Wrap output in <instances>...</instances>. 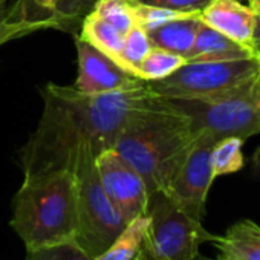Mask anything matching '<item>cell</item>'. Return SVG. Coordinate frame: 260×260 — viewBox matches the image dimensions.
I'll return each mask as SVG.
<instances>
[{
    "instance_id": "1",
    "label": "cell",
    "mask_w": 260,
    "mask_h": 260,
    "mask_svg": "<svg viewBox=\"0 0 260 260\" xmlns=\"http://www.w3.org/2000/svg\"><path fill=\"white\" fill-rule=\"evenodd\" d=\"M40 93L42 116L20 150L23 179L74 172L83 158L96 159L115 147L130 115L155 96L147 83L132 90L96 95L48 83Z\"/></svg>"
},
{
    "instance_id": "2",
    "label": "cell",
    "mask_w": 260,
    "mask_h": 260,
    "mask_svg": "<svg viewBox=\"0 0 260 260\" xmlns=\"http://www.w3.org/2000/svg\"><path fill=\"white\" fill-rule=\"evenodd\" d=\"M198 135L188 116L155 93L130 115L113 150L141 175L149 194L167 193Z\"/></svg>"
},
{
    "instance_id": "3",
    "label": "cell",
    "mask_w": 260,
    "mask_h": 260,
    "mask_svg": "<svg viewBox=\"0 0 260 260\" xmlns=\"http://www.w3.org/2000/svg\"><path fill=\"white\" fill-rule=\"evenodd\" d=\"M10 225L26 251L75 240L78 217L74 172L23 179L13 199Z\"/></svg>"
},
{
    "instance_id": "4",
    "label": "cell",
    "mask_w": 260,
    "mask_h": 260,
    "mask_svg": "<svg viewBox=\"0 0 260 260\" xmlns=\"http://www.w3.org/2000/svg\"><path fill=\"white\" fill-rule=\"evenodd\" d=\"M150 90L170 98H219L245 93L260 86V66L255 60L187 61L170 77L147 81Z\"/></svg>"
},
{
    "instance_id": "5",
    "label": "cell",
    "mask_w": 260,
    "mask_h": 260,
    "mask_svg": "<svg viewBox=\"0 0 260 260\" xmlns=\"http://www.w3.org/2000/svg\"><path fill=\"white\" fill-rule=\"evenodd\" d=\"M146 214L149 225L135 260H194L201 245L214 237L164 191L149 194Z\"/></svg>"
},
{
    "instance_id": "6",
    "label": "cell",
    "mask_w": 260,
    "mask_h": 260,
    "mask_svg": "<svg viewBox=\"0 0 260 260\" xmlns=\"http://www.w3.org/2000/svg\"><path fill=\"white\" fill-rule=\"evenodd\" d=\"M74 176L78 217L75 242L96 257L116 239L125 220L104 193L93 158H83L74 169Z\"/></svg>"
},
{
    "instance_id": "7",
    "label": "cell",
    "mask_w": 260,
    "mask_h": 260,
    "mask_svg": "<svg viewBox=\"0 0 260 260\" xmlns=\"http://www.w3.org/2000/svg\"><path fill=\"white\" fill-rule=\"evenodd\" d=\"M258 87L251 92L219 98H164L173 109L190 118L196 132L207 130L216 140L226 137L246 140L260 134Z\"/></svg>"
},
{
    "instance_id": "8",
    "label": "cell",
    "mask_w": 260,
    "mask_h": 260,
    "mask_svg": "<svg viewBox=\"0 0 260 260\" xmlns=\"http://www.w3.org/2000/svg\"><path fill=\"white\" fill-rule=\"evenodd\" d=\"M216 141L210 132L201 130L167 191L173 202L198 222H202L207 196L214 181L210 156Z\"/></svg>"
},
{
    "instance_id": "9",
    "label": "cell",
    "mask_w": 260,
    "mask_h": 260,
    "mask_svg": "<svg viewBox=\"0 0 260 260\" xmlns=\"http://www.w3.org/2000/svg\"><path fill=\"white\" fill-rule=\"evenodd\" d=\"M96 170L104 193L127 222L146 214L149 191L141 175L113 149L96 159Z\"/></svg>"
},
{
    "instance_id": "10",
    "label": "cell",
    "mask_w": 260,
    "mask_h": 260,
    "mask_svg": "<svg viewBox=\"0 0 260 260\" xmlns=\"http://www.w3.org/2000/svg\"><path fill=\"white\" fill-rule=\"evenodd\" d=\"M75 48L78 54V77L74 87L83 93L96 95L124 92L138 89L147 83L125 71L115 60L81 37L75 39Z\"/></svg>"
},
{
    "instance_id": "11",
    "label": "cell",
    "mask_w": 260,
    "mask_h": 260,
    "mask_svg": "<svg viewBox=\"0 0 260 260\" xmlns=\"http://www.w3.org/2000/svg\"><path fill=\"white\" fill-rule=\"evenodd\" d=\"M199 19L204 25L251 49L255 55V11L249 5L239 0H211L199 13Z\"/></svg>"
},
{
    "instance_id": "12",
    "label": "cell",
    "mask_w": 260,
    "mask_h": 260,
    "mask_svg": "<svg viewBox=\"0 0 260 260\" xmlns=\"http://www.w3.org/2000/svg\"><path fill=\"white\" fill-rule=\"evenodd\" d=\"M255 57L254 52L243 45L231 40L230 37L220 34L219 31L204 25L196 34L194 45L188 55L187 61H234V60H246Z\"/></svg>"
},
{
    "instance_id": "13",
    "label": "cell",
    "mask_w": 260,
    "mask_h": 260,
    "mask_svg": "<svg viewBox=\"0 0 260 260\" xmlns=\"http://www.w3.org/2000/svg\"><path fill=\"white\" fill-rule=\"evenodd\" d=\"M217 260H260V225L243 219L231 225L225 234L214 236Z\"/></svg>"
},
{
    "instance_id": "14",
    "label": "cell",
    "mask_w": 260,
    "mask_h": 260,
    "mask_svg": "<svg viewBox=\"0 0 260 260\" xmlns=\"http://www.w3.org/2000/svg\"><path fill=\"white\" fill-rule=\"evenodd\" d=\"M199 26V14H188L147 31V36L153 48H161L185 58L194 45Z\"/></svg>"
},
{
    "instance_id": "15",
    "label": "cell",
    "mask_w": 260,
    "mask_h": 260,
    "mask_svg": "<svg viewBox=\"0 0 260 260\" xmlns=\"http://www.w3.org/2000/svg\"><path fill=\"white\" fill-rule=\"evenodd\" d=\"M80 37L96 49H100L101 52H104L112 60H115L119 66H122L124 34H121L116 28L103 20L95 11L89 13L83 19Z\"/></svg>"
},
{
    "instance_id": "16",
    "label": "cell",
    "mask_w": 260,
    "mask_h": 260,
    "mask_svg": "<svg viewBox=\"0 0 260 260\" xmlns=\"http://www.w3.org/2000/svg\"><path fill=\"white\" fill-rule=\"evenodd\" d=\"M149 225V216L143 214L130 222L121 230L116 239L109 245L106 251L95 257V260H135Z\"/></svg>"
},
{
    "instance_id": "17",
    "label": "cell",
    "mask_w": 260,
    "mask_h": 260,
    "mask_svg": "<svg viewBox=\"0 0 260 260\" xmlns=\"http://www.w3.org/2000/svg\"><path fill=\"white\" fill-rule=\"evenodd\" d=\"M243 140L239 137H226L217 140L211 150V169L214 178L231 175L239 172L243 164V153H242Z\"/></svg>"
},
{
    "instance_id": "18",
    "label": "cell",
    "mask_w": 260,
    "mask_h": 260,
    "mask_svg": "<svg viewBox=\"0 0 260 260\" xmlns=\"http://www.w3.org/2000/svg\"><path fill=\"white\" fill-rule=\"evenodd\" d=\"M185 63L187 60L178 54L161 48H152L140 66L138 77L144 81H159L170 77Z\"/></svg>"
},
{
    "instance_id": "19",
    "label": "cell",
    "mask_w": 260,
    "mask_h": 260,
    "mask_svg": "<svg viewBox=\"0 0 260 260\" xmlns=\"http://www.w3.org/2000/svg\"><path fill=\"white\" fill-rule=\"evenodd\" d=\"M152 42L147 36V31L141 26L135 25L124 36V46H122V68L138 77L140 66L146 55L152 49Z\"/></svg>"
},
{
    "instance_id": "20",
    "label": "cell",
    "mask_w": 260,
    "mask_h": 260,
    "mask_svg": "<svg viewBox=\"0 0 260 260\" xmlns=\"http://www.w3.org/2000/svg\"><path fill=\"white\" fill-rule=\"evenodd\" d=\"M96 2L98 0H54V28L74 32L77 22L92 13Z\"/></svg>"
},
{
    "instance_id": "21",
    "label": "cell",
    "mask_w": 260,
    "mask_h": 260,
    "mask_svg": "<svg viewBox=\"0 0 260 260\" xmlns=\"http://www.w3.org/2000/svg\"><path fill=\"white\" fill-rule=\"evenodd\" d=\"M93 11L124 36L135 26L130 0H98Z\"/></svg>"
},
{
    "instance_id": "22",
    "label": "cell",
    "mask_w": 260,
    "mask_h": 260,
    "mask_svg": "<svg viewBox=\"0 0 260 260\" xmlns=\"http://www.w3.org/2000/svg\"><path fill=\"white\" fill-rule=\"evenodd\" d=\"M130 8H132L135 25L141 26L146 31H152L164 23L185 17L188 14H199V13H179L155 5H147L143 2H135V0H130Z\"/></svg>"
},
{
    "instance_id": "23",
    "label": "cell",
    "mask_w": 260,
    "mask_h": 260,
    "mask_svg": "<svg viewBox=\"0 0 260 260\" xmlns=\"http://www.w3.org/2000/svg\"><path fill=\"white\" fill-rule=\"evenodd\" d=\"M25 260H95L75 240H68L26 251Z\"/></svg>"
},
{
    "instance_id": "24",
    "label": "cell",
    "mask_w": 260,
    "mask_h": 260,
    "mask_svg": "<svg viewBox=\"0 0 260 260\" xmlns=\"http://www.w3.org/2000/svg\"><path fill=\"white\" fill-rule=\"evenodd\" d=\"M147 5H155L179 13H201L211 0H137Z\"/></svg>"
},
{
    "instance_id": "25",
    "label": "cell",
    "mask_w": 260,
    "mask_h": 260,
    "mask_svg": "<svg viewBox=\"0 0 260 260\" xmlns=\"http://www.w3.org/2000/svg\"><path fill=\"white\" fill-rule=\"evenodd\" d=\"M7 20H8V0H0V45L5 42Z\"/></svg>"
},
{
    "instance_id": "26",
    "label": "cell",
    "mask_w": 260,
    "mask_h": 260,
    "mask_svg": "<svg viewBox=\"0 0 260 260\" xmlns=\"http://www.w3.org/2000/svg\"><path fill=\"white\" fill-rule=\"evenodd\" d=\"M254 49L260 51V11L255 13V28H254Z\"/></svg>"
},
{
    "instance_id": "27",
    "label": "cell",
    "mask_w": 260,
    "mask_h": 260,
    "mask_svg": "<svg viewBox=\"0 0 260 260\" xmlns=\"http://www.w3.org/2000/svg\"><path fill=\"white\" fill-rule=\"evenodd\" d=\"M248 5H249L255 13H257V11H260V0H249Z\"/></svg>"
},
{
    "instance_id": "28",
    "label": "cell",
    "mask_w": 260,
    "mask_h": 260,
    "mask_svg": "<svg viewBox=\"0 0 260 260\" xmlns=\"http://www.w3.org/2000/svg\"><path fill=\"white\" fill-rule=\"evenodd\" d=\"M255 60H257V63H258V66H260V51L255 52Z\"/></svg>"
},
{
    "instance_id": "29",
    "label": "cell",
    "mask_w": 260,
    "mask_h": 260,
    "mask_svg": "<svg viewBox=\"0 0 260 260\" xmlns=\"http://www.w3.org/2000/svg\"><path fill=\"white\" fill-rule=\"evenodd\" d=\"M257 103H258V107H260V87H258V92H257Z\"/></svg>"
},
{
    "instance_id": "30",
    "label": "cell",
    "mask_w": 260,
    "mask_h": 260,
    "mask_svg": "<svg viewBox=\"0 0 260 260\" xmlns=\"http://www.w3.org/2000/svg\"><path fill=\"white\" fill-rule=\"evenodd\" d=\"M239 2H242V4H246V5H248V2H249V0H239Z\"/></svg>"
},
{
    "instance_id": "31",
    "label": "cell",
    "mask_w": 260,
    "mask_h": 260,
    "mask_svg": "<svg viewBox=\"0 0 260 260\" xmlns=\"http://www.w3.org/2000/svg\"><path fill=\"white\" fill-rule=\"evenodd\" d=\"M135 2H137V0H135Z\"/></svg>"
},
{
    "instance_id": "32",
    "label": "cell",
    "mask_w": 260,
    "mask_h": 260,
    "mask_svg": "<svg viewBox=\"0 0 260 260\" xmlns=\"http://www.w3.org/2000/svg\"><path fill=\"white\" fill-rule=\"evenodd\" d=\"M216 260H217V258H216Z\"/></svg>"
}]
</instances>
